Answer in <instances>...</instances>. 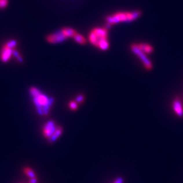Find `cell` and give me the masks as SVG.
<instances>
[{
	"label": "cell",
	"mask_w": 183,
	"mask_h": 183,
	"mask_svg": "<svg viewBox=\"0 0 183 183\" xmlns=\"http://www.w3.org/2000/svg\"><path fill=\"white\" fill-rule=\"evenodd\" d=\"M30 92L33 98V103L37 107L39 115H47L49 110L54 103V98H48L45 94H42L38 89L35 87L30 88Z\"/></svg>",
	"instance_id": "cell-1"
},
{
	"label": "cell",
	"mask_w": 183,
	"mask_h": 183,
	"mask_svg": "<svg viewBox=\"0 0 183 183\" xmlns=\"http://www.w3.org/2000/svg\"><path fill=\"white\" fill-rule=\"evenodd\" d=\"M89 40L92 45L98 47L102 50L109 48L108 31L107 28H95L92 30L88 36Z\"/></svg>",
	"instance_id": "cell-2"
},
{
	"label": "cell",
	"mask_w": 183,
	"mask_h": 183,
	"mask_svg": "<svg viewBox=\"0 0 183 183\" xmlns=\"http://www.w3.org/2000/svg\"><path fill=\"white\" fill-rule=\"evenodd\" d=\"M141 14L140 11H134L132 12H120L115 13L112 16H109L107 17V21L109 25H113V24L120 23V22H126V21H132L136 20Z\"/></svg>",
	"instance_id": "cell-3"
},
{
	"label": "cell",
	"mask_w": 183,
	"mask_h": 183,
	"mask_svg": "<svg viewBox=\"0 0 183 183\" xmlns=\"http://www.w3.org/2000/svg\"><path fill=\"white\" fill-rule=\"evenodd\" d=\"M130 47L133 52H134L136 56H138L139 58L141 60V61L143 63V64H144V67H146L147 70H151L153 67L152 63H151V61H149L148 58L147 57V56L145 55V53L143 52L139 48L138 45L134 43V44L131 45Z\"/></svg>",
	"instance_id": "cell-4"
},
{
	"label": "cell",
	"mask_w": 183,
	"mask_h": 183,
	"mask_svg": "<svg viewBox=\"0 0 183 183\" xmlns=\"http://www.w3.org/2000/svg\"><path fill=\"white\" fill-rule=\"evenodd\" d=\"M57 126H56L55 122L52 120H50L43 126V134L45 138L47 140L52 136V134L56 130Z\"/></svg>",
	"instance_id": "cell-5"
},
{
	"label": "cell",
	"mask_w": 183,
	"mask_h": 183,
	"mask_svg": "<svg viewBox=\"0 0 183 183\" xmlns=\"http://www.w3.org/2000/svg\"><path fill=\"white\" fill-rule=\"evenodd\" d=\"M67 37L63 34L61 30L58 32L52 33L47 37V41L51 43H57L64 41Z\"/></svg>",
	"instance_id": "cell-6"
},
{
	"label": "cell",
	"mask_w": 183,
	"mask_h": 183,
	"mask_svg": "<svg viewBox=\"0 0 183 183\" xmlns=\"http://www.w3.org/2000/svg\"><path fill=\"white\" fill-rule=\"evenodd\" d=\"M13 48H11V47L5 45L4 46L2 47V50H1V51L0 58H1V61L3 63H7L8 61L10 59L12 55L13 54Z\"/></svg>",
	"instance_id": "cell-7"
},
{
	"label": "cell",
	"mask_w": 183,
	"mask_h": 183,
	"mask_svg": "<svg viewBox=\"0 0 183 183\" xmlns=\"http://www.w3.org/2000/svg\"><path fill=\"white\" fill-rule=\"evenodd\" d=\"M173 109H174L175 112L176 113V114L178 115L179 117L183 116L182 105L179 97H176V98L174 99V102H173Z\"/></svg>",
	"instance_id": "cell-8"
},
{
	"label": "cell",
	"mask_w": 183,
	"mask_h": 183,
	"mask_svg": "<svg viewBox=\"0 0 183 183\" xmlns=\"http://www.w3.org/2000/svg\"><path fill=\"white\" fill-rule=\"evenodd\" d=\"M63 131V128L61 126H57V128L56 131L54 132V133L52 134L50 138L48 139V142L50 143H53L54 141H56L57 140L58 138H59L60 136L62 134Z\"/></svg>",
	"instance_id": "cell-9"
},
{
	"label": "cell",
	"mask_w": 183,
	"mask_h": 183,
	"mask_svg": "<svg viewBox=\"0 0 183 183\" xmlns=\"http://www.w3.org/2000/svg\"><path fill=\"white\" fill-rule=\"evenodd\" d=\"M138 45V46L139 48H140L141 50H142L143 52L145 54H150L153 51V47L151 46V45L147 44V43H139Z\"/></svg>",
	"instance_id": "cell-10"
},
{
	"label": "cell",
	"mask_w": 183,
	"mask_h": 183,
	"mask_svg": "<svg viewBox=\"0 0 183 183\" xmlns=\"http://www.w3.org/2000/svg\"><path fill=\"white\" fill-rule=\"evenodd\" d=\"M63 34L66 36L67 38L69 37H73L75 34H77V31L72 28H63L61 29Z\"/></svg>",
	"instance_id": "cell-11"
},
{
	"label": "cell",
	"mask_w": 183,
	"mask_h": 183,
	"mask_svg": "<svg viewBox=\"0 0 183 183\" xmlns=\"http://www.w3.org/2000/svg\"><path fill=\"white\" fill-rule=\"evenodd\" d=\"M24 172H25V174H27V176H29L30 178H35V177H36V175H35L34 171H33L31 168H29V167H25V168H24Z\"/></svg>",
	"instance_id": "cell-12"
},
{
	"label": "cell",
	"mask_w": 183,
	"mask_h": 183,
	"mask_svg": "<svg viewBox=\"0 0 183 183\" xmlns=\"http://www.w3.org/2000/svg\"><path fill=\"white\" fill-rule=\"evenodd\" d=\"M73 38L74 39V40L76 41L77 43H79V44H85V42H86L85 37L82 36L81 35L78 34V33L75 34Z\"/></svg>",
	"instance_id": "cell-13"
},
{
	"label": "cell",
	"mask_w": 183,
	"mask_h": 183,
	"mask_svg": "<svg viewBox=\"0 0 183 183\" xmlns=\"http://www.w3.org/2000/svg\"><path fill=\"white\" fill-rule=\"evenodd\" d=\"M69 107L71 110L76 111L77 108H78V104H77L75 100H71L69 103Z\"/></svg>",
	"instance_id": "cell-14"
},
{
	"label": "cell",
	"mask_w": 183,
	"mask_h": 183,
	"mask_svg": "<svg viewBox=\"0 0 183 183\" xmlns=\"http://www.w3.org/2000/svg\"><path fill=\"white\" fill-rule=\"evenodd\" d=\"M85 100V96L83 94H79L77 95L75 98V101L77 104H81V103H83V101Z\"/></svg>",
	"instance_id": "cell-15"
},
{
	"label": "cell",
	"mask_w": 183,
	"mask_h": 183,
	"mask_svg": "<svg viewBox=\"0 0 183 183\" xmlns=\"http://www.w3.org/2000/svg\"><path fill=\"white\" fill-rule=\"evenodd\" d=\"M6 45L7 46L11 47V48L14 49L15 46H16V45H17V41H14V40L9 41H8V42L6 43Z\"/></svg>",
	"instance_id": "cell-16"
},
{
	"label": "cell",
	"mask_w": 183,
	"mask_h": 183,
	"mask_svg": "<svg viewBox=\"0 0 183 183\" xmlns=\"http://www.w3.org/2000/svg\"><path fill=\"white\" fill-rule=\"evenodd\" d=\"M8 3V0H0V8H3L6 7Z\"/></svg>",
	"instance_id": "cell-17"
},
{
	"label": "cell",
	"mask_w": 183,
	"mask_h": 183,
	"mask_svg": "<svg viewBox=\"0 0 183 183\" xmlns=\"http://www.w3.org/2000/svg\"><path fill=\"white\" fill-rule=\"evenodd\" d=\"M29 183H37V178L36 177H35V178H30Z\"/></svg>",
	"instance_id": "cell-18"
},
{
	"label": "cell",
	"mask_w": 183,
	"mask_h": 183,
	"mask_svg": "<svg viewBox=\"0 0 183 183\" xmlns=\"http://www.w3.org/2000/svg\"><path fill=\"white\" fill-rule=\"evenodd\" d=\"M123 182H124V180H123L122 178H117V180H115L113 183H123Z\"/></svg>",
	"instance_id": "cell-19"
}]
</instances>
